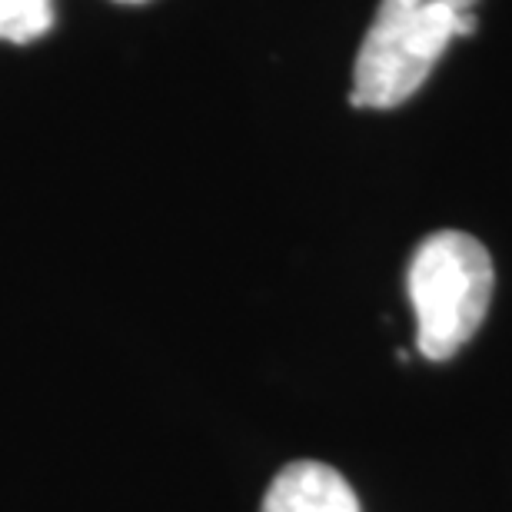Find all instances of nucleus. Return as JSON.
<instances>
[{
	"mask_svg": "<svg viewBox=\"0 0 512 512\" xmlns=\"http://www.w3.org/2000/svg\"><path fill=\"white\" fill-rule=\"evenodd\" d=\"M54 24V0H0V40L34 44Z\"/></svg>",
	"mask_w": 512,
	"mask_h": 512,
	"instance_id": "obj_4",
	"label": "nucleus"
},
{
	"mask_svg": "<svg viewBox=\"0 0 512 512\" xmlns=\"http://www.w3.org/2000/svg\"><path fill=\"white\" fill-rule=\"evenodd\" d=\"M260 512H360V499L333 466L296 459L276 473Z\"/></svg>",
	"mask_w": 512,
	"mask_h": 512,
	"instance_id": "obj_3",
	"label": "nucleus"
},
{
	"mask_svg": "<svg viewBox=\"0 0 512 512\" xmlns=\"http://www.w3.org/2000/svg\"><path fill=\"white\" fill-rule=\"evenodd\" d=\"M473 14L436 0H380L353 67V107L389 110L423 87L453 37L473 34Z\"/></svg>",
	"mask_w": 512,
	"mask_h": 512,
	"instance_id": "obj_2",
	"label": "nucleus"
},
{
	"mask_svg": "<svg viewBox=\"0 0 512 512\" xmlns=\"http://www.w3.org/2000/svg\"><path fill=\"white\" fill-rule=\"evenodd\" d=\"M436 4L449 7V10H453V14H469V7H473L476 0H436Z\"/></svg>",
	"mask_w": 512,
	"mask_h": 512,
	"instance_id": "obj_5",
	"label": "nucleus"
},
{
	"mask_svg": "<svg viewBox=\"0 0 512 512\" xmlns=\"http://www.w3.org/2000/svg\"><path fill=\"white\" fill-rule=\"evenodd\" d=\"M117 4H143V0H117Z\"/></svg>",
	"mask_w": 512,
	"mask_h": 512,
	"instance_id": "obj_6",
	"label": "nucleus"
},
{
	"mask_svg": "<svg viewBox=\"0 0 512 512\" xmlns=\"http://www.w3.org/2000/svg\"><path fill=\"white\" fill-rule=\"evenodd\" d=\"M493 286V256L476 237L439 230L419 243L406 273L419 353L436 363L453 360L483 326Z\"/></svg>",
	"mask_w": 512,
	"mask_h": 512,
	"instance_id": "obj_1",
	"label": "nucleus"
}]
</instances>
